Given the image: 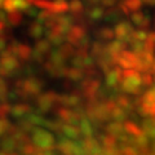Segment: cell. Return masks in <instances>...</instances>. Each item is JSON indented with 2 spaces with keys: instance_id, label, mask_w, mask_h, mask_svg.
<instances>
[{
  "instance_id": "cell-1",
  "label": "cell",
  "mask_w": 155,
  "mask_h": 155,
  "mask_svg": "<svg viewBox=\"0 0 155 155\" xmlns=\"http://www.w3.org/2000/svg\"><path fill=\"white\" fill-rule=\"evenodd\" d=\"M19 67L18 57L9 49L0 52V75L11 76Z\"/></svg>"
},
{
  "instance_id": "cell-2",
  "label": "cell",
  "mask_w": 155,
  "mask_h": 155,
  "mask_svg": "<svg viewBox=\"0 0 155 155\" xmlns=\"http://www.w3.org/2000/svg\"><path fill=\"white\" fill-rule=\"evenodd\" d=\"M32 140H34V142H35V145H38L39 147L49 146V145L53 142V138L49 136V133L44 132V130H40V129L34 130Z\"/></svg>"
},
{
  "instance_id": "cell-3",
  "label": "cell",
  "mask_w": 155,
  "mask_h": 155,
  "mask_svg": "<svg viewBox=\"0 0 155 155\" xmlns=\"http://www.w3.org/2000/svg\"><path fill=\"white\" fill-rule=\"evenodd\" d=\"M11 51L21 60H27L31 56V48L26 44H13L11 47Z\"/></svg>"
},
{
  "instance_id": "cell-4",
  "label": "cell",
  "mask_w": 155,
  "mask_h": 155,
  "mask_svg": "<svg viewBox=\"0 0 155 155\" xmlns=\"http://www.w3.org/2000/svg\"><path fill=\"white\" fill-rule=\"evenodd\" d=\"M22 87H23V92H26V93H30V94H34L39 92L40 89V84H39V81L35 80V79H28V80H25L22 81Z\"/></svg>"
},
{
  "instance_id": "cell-5",
  "label": "cell",
  "mask_w": 155,
  "mask_h": 155,
  "mask_svg": "<svg viewBox=\"0 0 155 155\" xmlns=\"http://www.w3.org/2000/svg\"><path fill=\"white\" fill-rule=\"evenodd\" d=\"M0 146H2L3 153H12V151L16 150V147L18 146V143L13 137L9 136V137H7L2 143H0Z\"/></svg>"
},
{
  "instance_id": "cell-6",
  "label": "cell",
  "mask_w": 155,
  "mask_h": 155,
  "mask_svg": "<svg viewBox=\"0 0 155 155\" xmlns=\"http://www.w3.org/2000/svg\"><path fill=\"white\" fill-rule=\"evenodd\" d=\"M30 111V107L25 104H18L16 106L12 107V115L14 118H21V116H25L26 114H28Z\"/></svg>"
},
{
  "instance_id": "cell-7",
  "label": "cell",
  "mask_w": 155,
  "mask_h": 155,
  "mask_svg": "<svg viewBox=\"0 0 155 155\" xmlns=\"http://www.w3.org/2000/svg\"><path fill=\"white\" fill-rule=\"evenodd\" d=\"M22 11H12L8 14V22L12 26H17L22 22Z\"/></svg>"
},
{
  "instance_id": "cell-8",
  "label": "cell",
  "mask_w": 155,
  "mask_h": 155,
  "mask_svg": "<svg viewBox=\"0 0 155 155\" xmlns=\"http://www.w3.org/2000/svg\"><path fill=\"white\" fill-rule=\"evenodd\" d=\"M9 114H12V106L7 102L0 104V118H5Z\"/></svg>"
},
{
  "instance_id": "cell-9",
  "label": "cell",
  "mask_w": 155,
  "mask_h": 155,
  "mask_svg": "<svg viewBox=\"0 0 155 155\" xmlns=\"http://www.w3.org/2000/svg\"><path fill=\"white\" fill-rule=\"evenodd\" d=\"M3 9L5 12H12V11H17L16 7V0H4L3 2Z\"/></svg>"
},
{
  "instance_id": "cell-10",
  "label": "cell",
  "mask_w": 155,
  "mask_h": 155,
  "mask_svg": "<svg viewBox=\"0 0 155 155\" xmlns=\"http://www.w3.org/2000/svg\"><path fill=\"white\" fill-rule=\"evenodd\" d=\"M8 94V87H7V83L3 80L2 75H0V98H5Z\"/></svg>"
},
{
  "instance_id": "cell-11",
  "label": "cell",
  "mask_w": 155,
  "mask_h": 155,
  "mask_svg": "<svg viewBox=\"0 0 155 155\" xmlns=\"http://www.w3.org/2000/svg\"><path fill=\"white\" fill-rule=\"evenodd\" d=\"M41 26L39 25V23H34V25H31L30 27V34L34 36V38H38V36H40V34H41Z\"/></svg>"
},
{
  "instance_id": "cell-12",
  "label": "cell",
  "mask_w": 155,
  "mask_h": 155,
  "mask_svg": "<svg viewBox=\"0 0 155 155\" xmlns=\"http://www.w3.org/2000/svg\"><path fill=\"white\" fill-rule=\"evenodd\" d=\"M9 127H11V124H9L8 120L5 118H0V136H3L5 133L9 129Z\"/></svg>"
},
{
  "instance_id": "cell-13",
  "label": "cell",
  "mask_w": 155,
  "mask_h": 155,
  "mask_svg": "<svg viewBox=\"0 0 155 155\" xmlns=\"http://www.w3.org/2000/svg\"><path fill=\"white\" fill-rule=\"evenodd\" d=\"M21 151H22L23 154H32V153H35V149H34L32 145L28 142V143H26V145H23L22 149H21Z\"/></svg>"
},
{
  "instance_id": "cell-14",
  "label": "cell",
  "mask_w": 155,
  "mask_h": 155,
  "mask_svg": "<svg viewBox=\"0 0 155 155\" xmlns=\"http://www.w3.org/2000/svg\"><path fill=\"white\" fill-rule=\"evenodd\" d=\"M35 4H36L38 7H40V8H48V7H49V3L43 2V0H36Z\"/></svg>"
},
{
  "instance_id": "cell-15",
  "label": "cell",
  "mask_w": 155,
  "mask_h": 155,
  "mask_svg": "<svg viewBox=\"0 0 155 155\" xmlns=\"http://www.w3.org/2000/svg\"><path fill=\"white\" fill-rule=\"evenodd\" d=\"M0 21H2V22L8 21V16H7L5 11H2V9H0Z\"/></svg>"
},
{
  "instance_id": "cell-16",
  "label": "cell",
  "mask_w": 155,
  "mask_h": 155,
  "mask_svg": "<svg viewBox=\"0 0 155 155\" xmlns=\"http://www.w3.org/2000/svg\"><path fill=\"white\" fill-rule=\"evenodd\" d=\"M4 48H5V39L3 36H0V52L4 51Z\"/></svg>"
},
{
  "instance_id": "cell-17",
  "label": "cell",
  "mask_w": 155,
  "mask_h": 155,
  "mask_svg": "<svg viewBox=\"0 0 155 155\" xmlns=\"http://www.w3.org/2000/svg\"><path fill=\"white\" fill-rule=\"evenodd\" d=\"M3 28H4V22H2V21H0V32H2V30H3Z\"/></svg>"
},
{
  "instance_id": "cell-18",
  "label": "cell",
  "mask_w": 155,
  "mask_h": 155,
  "mask_svg": "<svg viewBox=\"0 0 155 155\" xmlns=\"http://www.w3.org/2000/svg\"><path fill=\"white\" fill-rule=\"evenodd\" d=\"M3 2H4V0H0V9L3 8Z\"/></svg>"
},
{
  "instance_id": "cell-19",
  "label": "cell",
  "mask_w": 155,
  "mask_h": 155,
  "mask_svg": "<svg viewBox=\"0 0 155 155\" xmlns=\"http://www.w3.org/2000/svg\"><path fill=\"white\" fill-rule=\"evenodd\" d=\"M27 2H28V3H35L36 0H27Z\"/></svg>"
}]
</instances>
